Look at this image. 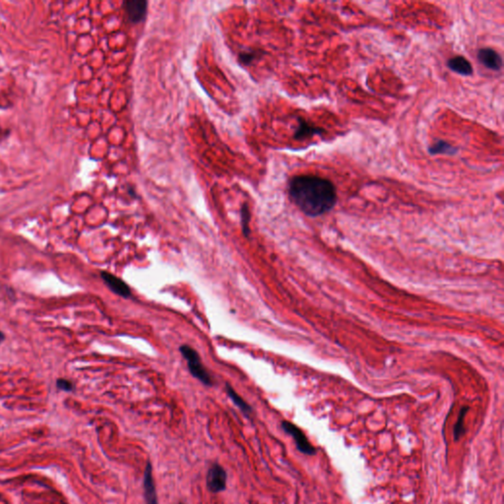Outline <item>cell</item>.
Instances as JSON below:
<instances>
[{"mask_svg": "<svg viewBox=\"0 0 504 504\" xmlns=\"http://www.w3.org/2000/svg\"><path fill=\"white\" fill-rule=\"evenodd\" d=\"M4 339H5V336H4V334H3V333L0 331V344H1V342H2V341H3Z\"/></svg>", "mask_w": 504, "mask_h": 504, "instance_id": "e0dca14e", "label": "cell"}, {"mask_svg": "<svg viewBox=\"0 0 504 504\" xmlns=\"http://www.w3.org/2000/svg\"><path fill=\"white\" fill-rule=\"evenodd\" d=\"M179 504H184V503H183V502H181V503H179Z\"/></svg>", "mask_w": 504, "mask_h": 504, "instance_id": "ac0fdd59", "label": "cell"}, {"mask_svg": "<svg viewBox=\"0 0 504 504\" xmlns=\"http://www.w3.org/2000/svg\"><path fill=\"white\" fill-rule=\"evenodd\" d=\"M226 391H227V394L230 398V400L232 401V403L241 410V412H243L246 417H248L250 413L252 412V408L244 401L241 396L236 392V390L233 389L229 384H227L226 385Z\"/></svg>", "mask_w": 504, "mask_h": 504, "instance_id": "30bf717a", "label": "cell"}, {"mask_svg": "<svg viewBox=\"0 0 504 504\" xmlns=\"http://www.w3.org/2000/svg\"><path fill=\"white\" fill-rule=\"evenodd\" d=\"M179 351L184 356V359L187 362L188 369L191 375L198 379L200 382H202L204 385L212 386L214 384V381L211 377L210 373L207 371L204 365L202 364L200 355L194 349L188 345H184L179 348Z\"/></svg>", "mask_w": 504, "mask_h": 504, "instance_id": "7a4b0ae2", "label": "cell"}, {"mask_svg": "<svg viewBox=\"0 0 504 504\" xmlns=\"http://www.w3.org/2000/svg\"><path fill=\"white\" fill-rule=\"evenodd\" d=\"M143 488H144V498L146 504H159L155 481L153 477V466L151 462L147 463L145 468L144 478H143Z\"/></svg>", "mask_w": 504, "mask_h": 504, "instance_id": "ba28073f", "label": "cell"}, {"mask_svg": "<svg viewBox=\"0 0 504 504\" xmlns=\"http://www.w3.org/2000/svg\"><path fill=\"white\" fill-rule=\"evenodd\" d=\"M477 58L479 62L485 68L491 69L493 71H499L502 68V58L493 48L484 47L479 49Z\"/></svg>", "mask_w": 504, "mask_h": 504, "instance_id": "8992f818", "label": "cell"}, {"mask_svg": "<svg viewBox=\"0 0 504 504\" xmlns=\"http://www.w3.org/2000/svg\"><path fill=\"white\" fill-rule=\"evenodd\" d=\"M428 152L430 155H454L457 149L445 141H438L429 147Z\"/></svg>", "mask_w": 504, "mask_h": 504, "instance_id": "7c38bea8", "label": "cell"}, {"mask_svg": "<svg viewBox=\"0 0 504 504\" xmlns=\"http://www.w3.org/2000/svg\"><path fill=\"white\" fill-rule=\"evenodd\" d=\"M447 66L453 72L462 76H471L473 74V66L468 59L463 57H454L447 61Z\"/></svg>", "mask_w": 504, "mask_h": 504, "instance_id": "9c48e42d", "label": "cell"}, {"mask_svg": "<svg viewBox=\"0 0 504 504\" xmlns=\"http://www.w3.org/2000/svg\"><path fill=\"white\" fill-rule=\"evenodd\" d=\"M124 9L131 23H139L147 15L148 2L145 0H127L124 2Z\"/></svg>", "mask_w": 504, "mask_h": 504, "instance_id": "5b68a950", "label": "cell"}, {"mask_svg": "<svg viewBox=\"0 0 504 504\" xmlns=\"http://www.w3.org/2000/svg\"><path fill=\"white\" fill-rule=\"evenodd\" d=\"M281 426L286 434L290 435L294 438L297 449L299 452H301L302 454L309 455V456H313L316 454V449L310 444L308 437L296 424H294L291 422H287V421H283L281 424Z\"/></svg>", "mask_w": 504, "mask_h": 504, "instance_id": "3957f363", "label": "cell"}, {"mask_svg": "<svg viewBox=\"0 0 504 504\" xmlns=\"http://www.w3.org/2000/svg\"><path fill=\"white\" fill-rule=\"evenodd\" d=\"M101 277H102L104 284L109 286V289L112 292H114L115 294H116L117 296L122 297V298H128L131 297V290H130V287L120 278H118V277H116L115 275H113V274H111L109 272H104V271L101 273Z\"/></svg>", "mask_w": 504, "mask_h": 504, "instance_id": "52a82bcc", "label": "cell"}, {"mask_svg": "<svg viewBox=\"0 0 504 504\" xmlns=\"http://www.w3.org/2000/svg\"><path fill=\"white\" fill-rule=\"evenodd\" d=\"M468 411V408H463L460 412V415H459L458 422L455 424L454 426V439L455 440H459V438L461 437V436L463 435L464 433V426H463V422H464V418H465V413Z\"/></svg>", "mask_w": 504, "mask_h": 504, "instance_id": "5bb4252c", "label": "cell"}, {"mask_svg": "<svg viewBox=\"0 0 504 504\" xmlns=\"http://www.w3.org/2000/svg\"><path fill=\"white\" fill-rule=\"evenodd\" d=\"M227 480L226 470L220 464H213L207 473V489L210 493H222L227 489Z\"/></svg>", "mask_w": 504, "mask_h": 504, "instance_id": "277c9868", "label": "cell"}, {"mask_svg": "<svg viewBox=\"0 0 504 504\" xmlns=\"http://www.w3.org/2000/svg\"><path fill=\"white\" fill-rule=\"evenodd\" d=\"M0 498H1V495H0Z\"/></svg>", "mask_w": 504, "mask_h": 504, "instance_id": "d6986e66", "label": "cell"}, {"mask_svg": "<svg viewBox=\"0 0 504 504\" xmlns=\"http://www.w3.org/2000/svg\"><path fill=\"white\" fill-rule=\"evenodd\" d=\"M298 122H299V124H298V128L295 132V138L298 140H302L305 138L311 137L315 134H318V133L322 132V129L310 125L307 121L302 120L301 118L298 119Z\"/></svg>", "mask_w": 504, "mask_h": 504, "instance_id": "8fae6325", "label": "cell"}, {"mask_svg": "<svg viewBox=\"0 0 504 504\" xmlns=\"http://www.w3.org/2000/svg\"><path fill=\"white\" fill-rule=\"evenodd\" d=\"M256 58H257V52L251 51V50L241 52L240 55V60H241V63H243V64L251 63L252 61H254L256 59Z\"/></svg>", "mask_w": 504, "mask_h": 504, "instance_id": "9a60e30c", "label": "cell"}, {"mask_svg": "<svg viewBox=\"0 0 504 504\" xmlns=\"http://www.w3.org/2000/svg\"><path fill=\"white\" fill-rule=\"evenodd\" d=\"M57 386H58V389L67 391V392L72 391L73 388H74V385H73V383L71 381H69L67 379H63V378L58 379V381H57Z\"/></svg>", "mask_w": 504, "mask_h": 504, "instance_id": "2e32d148", "label": "cell"}, {"mask_svg": "<svg viewBox=\"0 0 504 504\" xmlns=\"http://www.w3.org/2000/svg\"><path fill=\"white\" fill-rule=\"evenodd\" d=\"M241 223L242 233L245 238H248L250 235V210L247 203H243L241 209Z\"/></svg>", "mask_w": 504, "mask_h": 504, "instance_id": "4fadbf2b", "label": "cell"}, {"mask_svg": "<svg viewBox=\"0 0 504 504\" xmlns=\"http://www.w3.org/2000/svg\"><path fill=\"white\" fill-rule=\"evenodd\" d=\"M293 203L305 215L318 217L331 211L337 202L334 184L317 175H297L289 183Z\"/></svg>", "mask_w": 504, "mask_h": 504, "instance_id": "6da1fadb", "label": "cell"}]
</instances>
